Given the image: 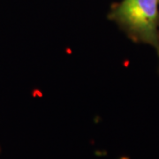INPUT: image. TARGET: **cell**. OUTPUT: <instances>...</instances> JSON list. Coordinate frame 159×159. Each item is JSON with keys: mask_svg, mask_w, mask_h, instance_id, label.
<instances>
[{"mask_svg": "<svg viewBox=\"0 0 159 159\" xmlns=\"http://www.w3.org/2000/svg\"><path fill=\"white\" fill-rule=\"evenodd\" d=\"M159 0H122L111 18L129 37L154 46L159 45Z\"/></svg>", "mask_w": 159, "mask_h": 159, "instance_id": "1", "label": "cell"}, {"mask_svg": "<svg viewBox=\"0 0 159 159\" xmlns=\"http://www.w3.org/2000/svg\"><path fill=\"white\" fill-rule=\"evenodd\" d=\"M157 50H158V51H159V45H158V49H157Z\"/></svg>", "mask_w": 159, "mask_h": 159, "instance_id": "2", "label": "cell"}]
</instances>
